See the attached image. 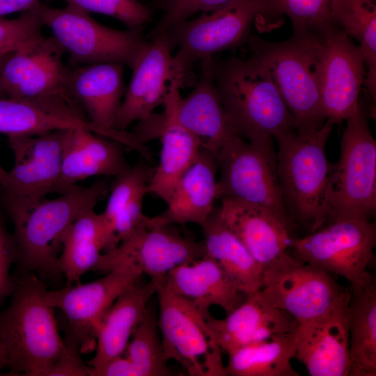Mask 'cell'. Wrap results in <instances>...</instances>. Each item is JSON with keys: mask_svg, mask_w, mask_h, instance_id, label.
I'll return each mask as SVG.
<instances>
[{"mask_svg": "<svg viewBox=\"0 0 376 376\" xmlns=\"http://www.w3.org/2000/svg\"><path fill=\"white\" fill-rule=\"evenodd\" d=\"M149 37L132 68V79L116 115L115 128L120 131L148 118L163 104L174 79L172 49L166 32L150 33Z\"/></svg>", "mask_w": 376, "mask_h": 376, "instance_id": "20", "label": "cell"}, {"mask_svg": "<svg viewBox=\"0 0 376 376\" xmlns=\"http://www.w3.org/2000/svg\"><path fill=\"white\" fill-rule=\"evenodd\" d=\"M347 308L349 332L348 376L376 375V283L370 272L350 285Z\"/></svg>", "mask_w": 376, "mask_h": 376, "instance_id": "31", "label": "cell"}, {"mask_svg": "<svg viewBox=\"0 0 376 376\" xmlns=\"http://www.w3.org/2000/svg\"><path fill=\"white\" fill-rule=\"evenodd\" d=\"M42 24L31 10L15 19L0 18V55L12 52L42 34Z\"/></svg>", "mask_w": 376, "mask_h": 376, "instance_id": "39", "label": "cell"}, {"mask_svg": "<svg viewBox=\"0 0 376 376\" xmlns=\"http://www.w3.org/2000/svg\"><path fill=\"white\" fill-rule=\"evenodd\" d=\"M181 84L173 79L163 102L164 111L152 113L138 122L132 132L144 144L152 139L162 143L159 164L151 175L148 192L168 203L175 187L185 171L196 159L202 148L201 141L178 121L177 104L180 98Z\"/></svg>", "mask_w": 376, "mask_h": 376, "instance_id": "16", "label": "cell"}, {"mask_svg": "<svg viewBox=\"0 0 376 376\" xmlns=\"http://www.w3.org/2000/svg\"><path fill=\"white\" fill-rule=\"evenodd\" d=\"M109 191L107 178L86 187L75 189L50 199H42L27 210L8 214L14 227L17 263L22 272L54 278L61 240L70 224L84 212L95 208Z\"/></svg>", "mask_w": 376, "mask_h": 376, "instance_id": "4", "label": "cell"}, {"mask_svg": "<svg viewBox=\"0 0 376 376\" xmlns=\"http://www.w3.org/2000/svg\"><path fill=\"white\" fill-rule=\"evenodd\" d=\"M64 130L8 136L14 163L0 187V201L7 214L27 210L56 192Z\"/></svg>", "mask_w": 376, "mask_h": 376, "instance_id": "12", "label": "cell"}, {"mask_svg": "<svg viewBox=\"0 0 376 376\" xmlns=\"http://www.w3.org/2000/svg\"><path fill=\"white\" fill-rule=\"evenodd\" d=\"M322 39L292 35L287 40L274 42L250 35L246 42L251 56L269 71L299 133L317 130L326 121L319 79Z\"/></svg>", "mask_w": 376, "mask_h": 376, "instance_id": "5", "label": "cell"}, {"mask_svg": "<svg viewBox=\"0 0 376 376\" xmlns=\"http://www.w3.org/2000/svg\"><path fill=\"white\" fill-rule=\"evenodd\" d=\"M18 259L16 243L13 234H10L0 214V307L8 297H10L15 280L10 270L12 265Z\"/></svg>", "mask_w": 376, "mask_h": 376, "instance_id": "41", "label": "cell"}, {"mask_svg": "<svg viewBox=\"0 0 376 376\" xmlns=\"http://www.w3.org/2000/svg\"><path fill=\"white\" fill-rule=\"evenodd\" d=\"M375 244L373 222L343 219L330 221L303 237L292 238L290 249L301 262L340 276L352 285L368 272Z\"/></svg>", "mask_w": 376, "mask_h": 376, "instance_id": "13", "label": "cell"}, {"mask_svg": "<svg viewBox=\"0 0 376 376\" xmlns=\"http://www.w3.org/2000/svg\"><path fill=\"white\" fill-rule=\"evenodd\" d=\"M220 217L265 269L288 253L292 221L233 198H222Z\"/></svg>", "mask_w": 376, "mask_h": 376, "instance_id": "21", "label": "cell"}, {"mask_svg": "<svg viewBox=\"0 0 376 376\" xmlns=\"http://www.w3.org/2000/svg\"><path fill=\"white\" fill-rule=\"evenodd\" d=\"M171 0H155L156 4L163 8Z\"/></svg>", "mask_w": 376, "mask_h": 376, "instance_id": "47", "label": "cell"}, {"mask_svg": "<svg viewBox=\"0 0 376 376\" xmlns=\"http://www.w3.org/2000/svg\"><path fill=\"white\" fill-rule=\"evenodd\" d=\"M139 281L116 299L96 327L95 354L88 362L92 368H101L111 359L123 355L134 331L144 318L157 286L151 280L143 284Z\"/></svg>", "mask_w": 376, "mask_h": 376, "instance_id": "28", "label": "cell"}, {"mask_svg": "<svg viewBox=\"0 0 376 376\" xmlns=\"http://www.w3.org/2000/svg\"><path fill=\"white\" fill-rule=\"evenodd\" d=\"M79 354L76 349L66 345L65 350L49 369L47 376H89L91 366L82 361Z\"/></svg>", "mask_w": 376, "mask_h": 376, "instance_id": "42", "label": "cell"}, {"mask_svg": "<svg viewBox=\"0 0 376 376\" xmlns=\"http://www.w3.org/2000/svg\"><path fill=\"white\" fill-rule=\"evenodd\" d=\"M347 308L297 322L295 354L311 376H348Z\"/></svg>", "mask_w": 376, "mask_h": 376, "instance_id": "22", "label": "cell"}, {"mask_svg": "<svg viewBox=\"0 0 376 376\" xmlns=\"http://www.w3.org/2000/svg\"><path fill=\"white\" fill-rule=\"evenodd\" d=\"M40 0H0V18L16 12L29 10Z\"/></svg>", "mask_w": 376, "mask_h": 376, "instance_id": "44", "label": "cell"}, {"mask_svg": "<svg viewBox=\"0 0 376 376\" xmlns=\"http://www.w3.org/2000/svg\"><path fill=\"white\" fill-rule=\"evenodd\" d=\"M159 329L168 360L179 363L191 376H226L222 350L210 329V308L156 284Z\"/></svg>", "mask_w": 376, "mask_h": 376, "instance_id": "9", "label": "cell"}, {"mask_svg": "<svg viewBox=\"0 0 376 376\" xmlns=\"http://www.w3.org/2000/svg\"><path fill=\"white\" fill-rule=\"evenodd\" d=\"M64 54L52 36L46 38L42 34L11 52L0 75L3 96L14 99L58 96L76 102L68 88L70 68L63 62Z\"/></svg>", "mask_w": 376, "mask_h": 376, "instance_id": "17", "label": "cell"}, {"mask_svg": "<svg viewBox=\"0 0 376 376\" xmlns=\"http://www.w3.org/2000/svg\"><path fill=\"white\" fill-rule=\"evenodd\" d=\"M220 177L217 198H233L267 209L291 221L281 189L272 139L228 140L216 156Z\"/></svg>", "mask_w": 376, "mask_h": 376, "instance_id": "10", "label": "cell"}, {"mask_svg": "<svg viewBox=\"0 0 376 376\" xmlns=\"http://www.w3.org/2000/svg\"><path fill=\"white\" fill-rule=\"evenodd\" d=\"M89 376H141V374L126 356L120 355L101 368L93 369L91 367Z\"/></svg>", "mask_w": 376, "mask_h": 376, "instance_id": "43", "label": "cell"}, {"mask_svg": "<svg viewBox=\"0 0 376 376\" xmlns=\"http://www.w3.org/2000/svg\"><path fill=\"white\" fill-rule=\"evenodd\" d=\"M366 72L361 48L340 27L324 35L319 47V79L326 120L340 123L354 112Z\"/></svg>", "mask_w": 376, "mask_h": 376, "instance_id": "19", "label": "cell"}, {"mask_svg": "<svg viewBox=\"0 0 376 376\" xmlns=\"http://www.w3.org/2000/svg\"><path fill=\"white\" fill-rule=\"evenodd\" d=\"M207 322L223 352L248 344L294 333L297 322L286 312L269 304L260 291L250 295L223 319L211 314Z\"/></svg>", "mask_w": 376, "mask_h": 376, "instance_id": "23", "label": "cell"}, {"mask_svg": "<svg viewBox=\"0 0 376 376\" xmlns=\"http://www.w3.org/2000/svg\"><path fill=\"white\" fill-rule=\"evenodd\" d=\"M70 68L68 88L97 134L136 150L144 158L150 153L132 132L115 128L116 115L125 94L124 65L100 63Z\"/></svg>", "mask_w": 376, "mask_h": 376, "instance_id": "18", "label": "cell"}, {"mask_svg": "<svg viewBox=\"0 0 376 376\" xmlns=\"http://www.w3.org/2000/svg\"><path fill=\"white\" fill-rule=\"evenodd\" d=\"M90 283L47 290L46 299L59 309L67 321L65 343L79 353L96 346L95 329L116 299L139 281L141 271L130 263H121Z\"/></svg>", "mask_w": 376, "mask_h": 376, "instance_id": "14", "label": "cell"}, {"mask_svg": "<svg viewBox=\"0 0 376 376\" xmlns=\"http://www.w3.org/2000/svg\"><path fill=\"white\" fill-rule=\"evenodd\" d=\"M7 354L3 343L0 338V370L2 368H7Z\"/></svg>", "mask_w": 376, "mask_h": 376, "instance_id": "45", "label": "cell"}, {"mask_svg": "<svg viewBox=\"0 0 376 376\" xmlns=\"http://www.w3.org/2000/svg\"><path fill=\"white\" fill-rule=\"evenodd\" d=\"M120 143L95 135L85 127L63 131L62 165L56 193L69 191L79 181L95 175L116 177L130 166Z\"/></svg>", "mask_w": 376, "mask_h": 376, "instance_id": "24", "label": "cell"}, {"mask_svg": "<svg viewBox=\"0 0 376 376\" xmlns=\"http://www.w3.org/2000/svg\"><path fill=\"white\" fill-rule=\"evenodd\" d=\"M164 283L185 298L208 308L218 306L227 314L246 297L222 267L207 255L176 267L167 274Z\"/></svg>", "mask_w": 376, "mask_h": 376, "instance_id": "29", "label": "cell"}, {"mask_svg": "<svg viewBox=\"0 0 376 376\" xmlns=\"http://www.w3.org/2000/svg\"><path fill=\"white\" fill-rule=\"evenodd\" d=\"M216 157L201 148L194 162L178 180L166 210L150 217L159 225L197 224L201 226L213 211L217 199Z\"/></svg>", "mask_w": 376, "mask_h": 376, "instance_id": "27", "label": "cell"}, {"mask_svg": "<svg viewBox=\"0 0 376 376\" xmlns=\"http://www.w3.org/2000/svg\"><path fill=\"white\" fill-rule=\"evenodd\" d=\"M77 127L95 130L75 102L58 96L0 97V134L30 135Z\"/></svg>", "mask_w": 376, "mask_h": 376, "instance_id": "26", "label": "cell"}, {"mask_svg": "<svg viewBox=\"0 0 376 376\" xmlns=\"http://www.w3.org/2000/svg\"><path fill=\"white\" fill-rule=\"evenodd\" d=\"M214 82L237 132L249 141L295 130V122L267 68L253 56L214 61Z\"/></svg>", "mask_w": 376, "mask_h": 376, "instance_id": "2", "label": "cell"}, {"mask_svg": "<svg viewBox=\"0 0 376 376\" xmlns=\"http://www.w3.org/2000/svg\"><path fill=\"white\" fill-rule=\"evenodd\" d=\"M58 266L68 285L78 282L86 272L94 269L102 255L119 242L94 208L81 213L68 228L61 240Z\"/></svg>", "mask_w": 376, "mask_h": 376, "instance_id": "30", "label": "cell"}, {"mask_svg": "<svg viewBox=\"0 0 376 376\" xmlns=\"http://www.w3.org/2000/svg\"><path fill=\"white\" fill-rule=\"evenodd\" d=\"M334 125L326 120L317 130H290L275 137L277 175L286 208L311 232L325 225L329 217L333 164L327 159L325 147Z\"/></svg>", "mask_w": 376, "mask_h": 376, "instance_id": "3", "label": "cell"}, {"mask_svg": "<svg viewBox=\"0 0 376 376\" xmlns=\"http://www.w3.org/2000/svg\"><path fill=\"white\" fill-rule=\"evenodd\" d=\"M151 171L138 163L115 177L106 207L101 213L109 229L121 242L146 224L149 217L143 212Z\"/></svg>", "mask_w": 376, "mask_h": 376, "instance_id": "33", "label": "cell"}, {"mask_svg": "<svg viewBox=\"0 0 376 376\" xmlns=\"http://www.w3.org/2000/svg\"><path fill=\"white\" fill-rule=\"evenodd\" d=\"M263 18L288 17L295 36L322 38L339 27L331 15V0H263Z\"/></svg>", "mask_w": 376, "mask_h": 376, "instance_id": "36", "label": "cell"}, {"mask_svg": "<svg viewBox=\"0 0 376 376\" xmlns=\"http://www.w3.org/2000/svg\"><path fill=\"white\" fill-rule=\"evenodd\" d=\"M213 57L201 61V74L194 90L180 97L176 107L179 123L215 157L232 137L240 134L230 122L214 82Z\"/></svg>", "mask_w": 376, "mask_h": 376, "instance_id": "25", "label": "cell"}, {"mask_svg": "<svg viewBox=\"0 0 376 376\" xmlns=\"http://www.w3.org/2000/svg\"><path fill=\"white\" fill-rule=\"evenodd\" d=\"M231 0H171L162 9L164 13L156 27L150 33L165 32L198 12L214 10Z\"/></svg>", "mask_w": 376, "mask_h": 376, "instance_id": "40", "label": "cell"}, {"mask_svg": "<svg viewBox=\"0 0 376 376\" xmlns=\"http://www.w3.org/2000/svg\"><path fill=\"white\" fill-rule=\"evenodd\" d=\"M295 331L248 344L229 352L225 366L226 375L299 376L291 364L295 354Z\"/></svg>", "mask_w": 376, "mask_h": 376, "instance_id": "34", "label": "cell"}, {"mask_svg": "<svg viewBox=\"0 0 376 376\" xmlns=\"http://www.w3.org/2000/svg\"><path fill=\"white\" fill-rule=\"evenodd\" d=\"M155 312L148 307L134 331L126 347L125 356L139 371L141 376H168V367Z\"/></svg>", "mask_w": 376, "mask_h": 376, "instance_id": "37", "label": "cell"}, {"mask_svg": "<svg viewBox=\"0 0 376 376\" xmlns=\"http://www.w3.org/2000/svg\"><path fill=\"white\" fill-rule=\"evenodd\" d=\"M6 172L7 171L5 170L0 164V187L1 186L3 182L5 176L6 175Z\"/></svg>", "mask_w": 376, "mask_h": 376, "instance_id": "46", "label": "cell"}, {"mask_svg": "<svg viewBox=\"0 0 376 376\" xmlns=\"http://www.w3.org/2000/svg\"><path fill=\"white\" fill-rule=\"evenodd\" d=\"M205 255L203 241L184 237L173 224H152L149 217L146 225L102 253L94 269L107 273L121 263H130L157 284L176 267Z\"/></svg>", "mask_w": 376, "mask_h": 376, "instance_id": "15", "label": "cell"}, {"mask_svg": "<svg viewBox=\"0 0 376 376\" xmlns=\"http://www.w3.org/2000/svg\"><path fill=\"white\" fill-rule=\"evenodd\" d=\"M205 255L215 260L246 297L263 287L264 268L228 228L218 208L201 226Z\"/></svg>", "mask_w": 376, "mask_h": 376, "instance_id": "32", "label": "cell"}, {"mask_svg": "<svg viewBox=\"0 0 376 376\" xmlns=\"http://www.w3.org/2000/svg\"><path fill=\"white\" fill-rule=\"evenodd\" d=\"M369 111L359 97L340 141L338 161L333 164L328 204L332 221L370 220L376 211V141L368 125Z\"/></svg>", "mask_w": 376, "mask_h": 376, "instance_id": "6", "label": "cell"}, {"mask_svg": "<svg viewBox=\"0 0 376 376\" xmlns=\"http://www.w3.org/2000/svg\"><path fill=\"white\" fill-rule=\"evenodd\" d=\"M331 10L339 27L359 43L368 68L364 83L375 101L376 0H331Z\"/></svg>", "mask_w": 376, "mask_h": 376, "instance_id": "35", "label": "cell"}, {"mask_svg": "<svg viewBox=\"0 0 376 376\" xmlns=\"http://www.w3.org/2000/svg\"><path fill=\"white\" fill-rule=\"evenodd\" d=\"M69 55L72 65L117 63L132 68L148 40L143 27L118 30L104 26L90 13L68 3L63 8L40 1L30 9Z\"/></svg>", "mask_w": 376, "mask_h": 376, "instance_id": "7", "label": "cell"}, {"mask_svg": "<svg viewBox=\"0 0 376 376\" xmlns=\"http://www.w3.org/2000/svg\"><path fill=\"white\" fill-rule=\"evenodd\" d=\"M47 290L36 274L22 272L0 313V338L11 375L47 376L66 349Z\"/></svg>", "mask_w": 376, "mask_h": 376, "instance_id": "1", "label": "cell"}, {"mask_svg": "<svg viewBox=\"0 0 376 376\" xmlns=\"http://www.w3.org/2000/svg\"><path fill=\"white\" fill-rule=\"evenodd\" d=\"M263 13V0H231L168 29L171 49L178 47L173 56L174 79L185 86L196 62L246 43L253 22Z\"/></svg>", "mask_w": 376, "mask_h": 376, "instance_id": "8", "label": "cell"}, {"mask_svg": "<svg viewBox=\"0 0 376 376\" xmlns=\"http://www.w3.org/2000/svg\"><path fill=\"white\" fill-rule=\"evenodd\" d=\"M260 291L269 304L297 322L345 308L350 298V290L331 274L290 253L265 269Z\"/></svg>", "mask_w": 376, "mask_h": 376, "instance_id": "11", "label": "cell"}, {"mask_svg": "<svg viewBox=\"0 0 376 376\" xmlns=\"http://www.w3.org/2000/svg\"><path fill=\"white\" fill-rule=\"evenodd\" d=\"M88 12L113 17L127 29L143 28L152 20V12L141 0H65Z\"/></svg>", "mask_w": 376, "mask_h": 376, "instance_id": "38", "label": "cell"}]
</instances>
